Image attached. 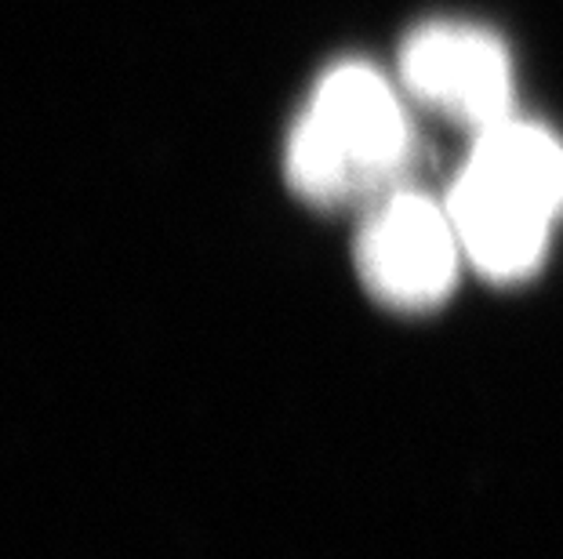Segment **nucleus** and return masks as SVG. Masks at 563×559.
<instances>
[{
	"label": "nucleus",
	"instance_id": "f03ea898",
	"mask_svg": "<svg viewBox=\"0 0 563 559\" xmlns=\"http://www.w3.org/2000/svg\"><path fill=\"white\" fill-rule=\"evenodd\" d=\"M462 261L448 204L400 186L371 200L356 236V269L378 302L426 313L454 291Z\"/></svg>",
	"mask_w": 563,
	"mask_h": 559
},
{
	"label": "nucleus",
	"instance_id": "39448f33",
	"mask_svg": "<svg viewBox=\"0 0 563 559\" xmlns=\"http://www.w3.org/2000/svg\"><path fill=\"white\" fill-rule=\"evenodd\" d=\"M465 168L509 189L549 219L563 215V142L542 124L509 113L506 121L476 131Z\"/></svg>",
	"mask_w": 563,
	"mask_h": 559
},
{
	"label": "nucleus",
	"instance_id": "20e7f679",
	"mask_svg": "<svg viewBox=\"0 0 563 559\" xmlns=\"http://www.w3.org/2000/svg\"><path fill=\"white\" fill-rule=\"evenodd\" d=\"M448 211L465 261L495 283H520L542 269L556 219L512 197L490 178L462 168L448 193Z\"/></svg>",
	"mask_w": 563,
	"mask_h": 559
},
{
	"label": "nucleus",
	"instance_id": "f257e3e1",
	"mask_svg": "<svg viewBox=\"0 0 563 559\" xmlns=\"http://www.w3.org/2000/svg\"><path fill=\"white\" fill-rule=\"evenodd\" d=\"M415 135L397 88L364 63L320 77L287 135V182L309 204L339 208L397 189Z\"/></svg>",
	"mask_w": 563,
	"mask_h": 559
},
{
	"label": "nucleus",
	"instance_id": "7ed1b4c3",
	"mask_svg": "<svg viewBox=\"0 0 563 559\" xmlns=\"http://www.w3.org/2000/svg\"><path fill=\"white\" fill-rule=\"evenodd\" d=\"M400 80L415 99L476 131L512 113V63L495 33L429 22L400 52Z\"/></svg>",
	"mask_w": 563,
	"mask_h": 559
}]
</instances>
